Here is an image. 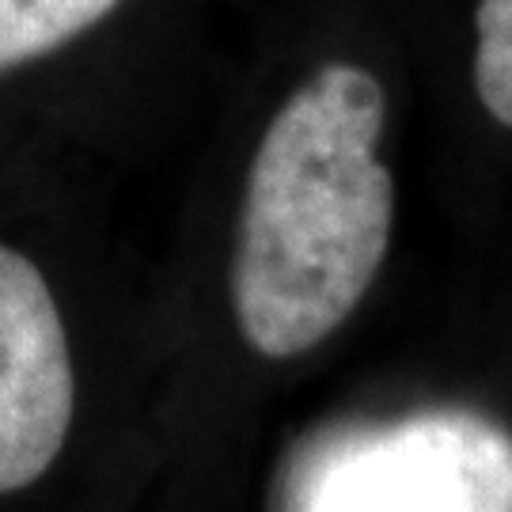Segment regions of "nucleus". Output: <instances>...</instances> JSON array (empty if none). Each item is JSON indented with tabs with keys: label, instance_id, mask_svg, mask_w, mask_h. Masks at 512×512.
Returning a JSON list of instances; mask_svg holds the SVG:
<instances>
[{
	"label": "nucleus",
	"instance_id": "1",
	"mask_svg": "<svg viewBox=\"0 0 512 512\" xmlns=\"http://www.w3.org/2000/svg\"><path fill=\"white\" fill-rule=\"evenodd\" d=\"M384 84L330 61L296 88L255 148L239 209L232 308L243 342L300 357L327 342L372 289L395 224L380 160Z\"/></svg>",
	"mask_w": 512,
	"mask_h": 512
},
{
	"label": "nucleus",
	"instance_id": "2",
	"mask_svg": "<svg viewBox=\"0 0 512 512\" xmlns=\"http://www.w3.org/2000/svg\"><path fill=\"white\" fill-rule=\"evenodd\" d=\"M277 512H512V433L459 406L330 425L285 463Z\"/></svg>",
	"mask_w": 512,
	"mask_h": 512
},
{
	"label": "nucleus",
	"instance_id": "3",
	"mask_svg": "<svg viewBox=\"0 0 512 512\" xmlns=\"http://www.w3.org/2000/svg\"><path fill=\"white\" fill-rule=\"evenodd\" d=\"M73 357L46 277L0 243V494L50 471L73 425Z\"/></svg>",
	"mask_w": 512,
	"mask_h": 512
},
{
	"label": "nucleus",
	"instance_id": "4",
	"mask_svg": "<svg viewBox=\"0 0 512 512\" xmlns=\"http://www.w3.org/2000/svg\"><path fill=\"white\" fill-rule=\"evenodd\" d=\"M122 0H0V73L61 50Z\"/></svg>",
	"mask_w": 512,
	"mask_h": 512
},
{
	"label": "nucleus",
	"instance_id": "5",
	"mask_svg": "<svg viewBox=\"0 0 512 512\" xmlns=\"http://www.w3.org/2000/svg\"><path fill=\"white\" fill-rule=\"evenodd\" d=\"M475 92L497 126L512 129V0H478Z\"/></svg>",
	"mask_w": 512,
	"mask_h": 512
}]
</instances>
